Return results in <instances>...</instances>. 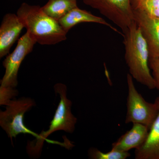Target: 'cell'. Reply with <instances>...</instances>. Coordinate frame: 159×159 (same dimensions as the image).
Returning <instances> with one entry per match:
<instances>
[{
	"mask_svg": "<svg viewBox=\"0 0 159 159\" xmlns=\"http://www.w3.org/2000/svg\"><path fill=\"white\" fill-rule=\"evenodd\" d=\"M35 103L29 98H22L12 100L6 105V110L0 112V125L6 132L11 140L20 134H28L35 138L38 134L27 128L24 123V118L26 112L30 110Z\"/></svg>",
	"mask_w": 159,
	"mask_h": 159,
	"instance_id": "obj_5",
	"label": "cell"
},
{
	"mask_svg": "<svg viewBox=\"0 0 159 159\" xmlns=\"http://www.w3.org/2000/svg\"><path fill=\"white\" fill-rule=\"evenodd\" d=\"M17 95V91L13 88L0 87V104L7 105L13 97Z\"/></svg>",
	"mask_w": 159,
	"mask_h": 159,
	"instance_id": "obj_16",
	"label": "cell"
},
{
	"mask_svg": "<svg viewBox=\"0 0 159 159\" xmlns=\"http://www.w3.org/2000/svg\"><path fill=\"white\" fill-rule=\"evenodd\" d=\"M58 21L66 33L74 26L82 23H97L107 26L114 31L119 32L102 18L94 15L91 12L80 9L78 7L69 11L67 14L58 20Z\"/></svg>",
	"mask_w": 159,
	"mask_h": 159,
	"instance_id": "obj_12",
	"label": "cell"
},
{
	"mask_svg": "<svg viewBox=\"0 0 159 159\" xmlns=\"http://www.w3.org/2000/svg\"><path fill=\"white\" fill-rule=\"evenodd\" d=\"M36 43L27 31L18 40L14 51L8 54L3 61L6 71L1 81V88H15L17 86L18 73L21 64L25 57L32 51Z\"/></svg>",
	"mask_w": 159,
	"mask_h": 159,
	"instance_id": "obj_7",
	"label": "cell"
},
{
	"mask_svg": "<svg viewBox=\"0 0 159 159\" xmlns=\"http://www.w3.org/2000/svg\"><path fill=\"white\" fill-rule=\"evenodd\" d=\"M56 93L59 94L60 101L55 111L54 118L48 130L42 131L37 138L32 141H29L27 145L28 154L32 157H37L41 153L43 145L47 138L54 132L64 130L69 133H73L77 119L74 116L71 111L72 102L67 98V87L65 84L58 83L54 87Z\"/></svg>",
	"mask_w": 159,
	"mask_h": 159,
	"instance_id": "obj_3",
	"label": "cell"
},
{
	"mask_svg": "<svg viewBox=\"0 0 159 159\" xmlns=\"http://www.w3.org/2000/svg\"><path fill=\"white\" fill-rule=\"evenodd\" d=\"M127 83L128 92L125 123H140L150 129L158 113L157 104L156 102L150 103L144 99L136 89L130 74H127Z\"/></svg>",
	"mask_w": 159,
	"mask_h": 159,
	"instance_id": "obj_4",
	"label": "cell"
},
{
	"mask_svg": "<svg viewBox=\"0 0 159 159\" xmlns=\"http://www.w3.org/2000/svg\"><path fill=\"white\" fill-rule=\"evenodd\" d=\"M135 21L141 29L149 51V56L159 57V18L134 10Z\"/></svg>",
	"mask_w": 159,
	"mask_h": 159,
	"instance_id": "obj_9",
	"label": "cell"
},
{
	"mask_svg": "<svg viewBox=\"0 0 159 159\" xmlns=\"http://www.w3.org/2000/svg\"><path fill=\"white\" fill-rule=\"evenodd\" d=\"M122 29V33L135 21L131 0H83Z\"/></svg>",
	"mask_w": 159,
	"mask_h": 159,
	"instance_id": "obj_6",
	"label": "cell"
},
{
	"mask_svg": "<svg viewBox=\"0 0 159 159\" xmlns=\"http://www.w3.org/2000/svg\"><path fill=\"white\" fill-rule=\"evenodd\" d=\"M122 35L125 59L129 74L133 79L150 89L156 88V83L149 67V49L141 29L135 22Z\"/></svg>",
	"mask_w": 159,
	"mask_h": 159,
	"instance_id": "obj_1",
	"label": "cell"
},
{
	"mask_svg": "<svg viewBox=\"0 0 159 159\" xmlns=\"http://www.w3.org/2000/svg\"><path fill=\"white\" fill-rule=\"evenodd\" d=\"M77 7V0H49L42 8L48 15L58 21Z\"/></svg>",
	"mask_w": 159,
	"mask_h": 159,
	"instance_id": "obj_13",
	"label": "cell"
},
{
	"mask_svg": "<svg viewBox=\"0 0 159 159\" xmlns=\"http://www.w3.org/2000/svg\"><path fill=\"white\" fill-rule=\"evenodd\" d=\"M149 129L140 123H133L130 130L121 136L112 145L111 149L128 152L132 148H139L147 139Z\"/></svg>",
	"mask_w": 159,
	"mask_h": 159,
	"instance_id": "obj_10",
	"label": "cell"
},
{
	"mask_svg": "<svg viewBox=\"0 0 159 159\" xmlns=\"http://www.w3.org/2000/svg\"><path fill=\"white\" fill-rule=\"evenodd\" d=\"M133 9L140 10L151 16L159 18V0H143Z\"/></svg>",
	"mask_w": 159,
	"mask_h": 159,
	"instance_id": "obj_15",
	"label": "cell"
},
{
	"mask_svg": "<svg viewBox=\"0 0 159 159\" xmlns=\"http://www.w3.org/2000/svg\"><path fill=\"white\" fill-rule=\"evenodd\" d=\"M89 155L94 159H126L130 156L129 152H122L111 149L110 151L103 152L96 148H91Z\"/></svg>",
	"mask_w": 159,
	"mask_h": 159,
	"instance_id": "obj_14",
	"label": "cell"
},
{
	"mask_svg": "<svg viewBox=\"0 0 159 159\" xmlns=\"http://www.w3.org/2000/svg\"><path fill=\"white\" fill-rule=\"evenodd\" d=\"M24 28L17 14L9 13L4 16L0 26V58L9 54Z\"/></svg>",
	"mask_w": 159,
	"mask_h": 159,
	"instance_id": "obj_8",
	"label": "cell"
},
{
	"mask_svg": "<svg viewBox=\"0 0 159 159\" xmlns=\"http://www.w3.org/2000/svg\"><path fill=\"white\" fill-rule=\"evenodd\" d=\"M16 14L36 43L52 45L66 40L67 33L58 21L45 13L42 7L23 3Z\"/></svg>",
	"mask_w": 159,
	"mask_h": 159,
	"instance_id": "obj_2",
	"label": "cell"
},
{
	"mask_svg": "<svg viewBox=\"0 0 159 159\" xmlns=\"http://www.w3.org/2000/svg\"><path fill=\"white\" fill-rule=\"evenodd\" d=\"M155 102L158 106V113L149 129L145 142L135 149L136 159H159V97Z\"/></svg>",
	"mask_w": 159,
	"mask_h": 159,
	"instance_id": "obj_11",
	"label": "cell"
},
{
	"mask_svg": "<svg viewBox=\"0 0 159 159\" xmlns=\"http://www.w3.org/2000/svg\"><path fill=\"white\" fill-rule=\"evenodd\" d=\"M149 66L156 83V88L159 90V57L149 56Z\"/></svg>",
	"mask_w": 159,
	"mask_h": 159,
	"instance_id": "obj_17",
	"label": "cell"
},
{
	"mask_svg": "<svg viewBox=\"0 0 159 159\" xmlns=\"http://www.w3.org/2000/svg\"><path fill=\"white\" fill-rule=\"evenodd\" d=\"M131 1L132 5V7L134 9L139 3L142 2L143 0H131Z\"/></svg>",
	"mask_w": 159,
	"mask_h": 159,
	"instance_id": "obj_18",
	"label": "cell"
}]
</instances>
